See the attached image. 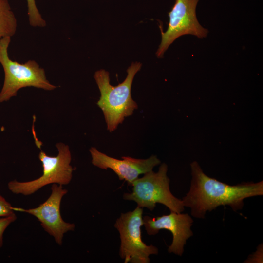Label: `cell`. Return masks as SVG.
Masks as SVG:
<instances>
[{
    "instance_id": "obj_12",
    "label": "cell",
    "mask_w": 263,
    "mask_h": 263,
    "mask_svg": "<svg viewBox=\"0 0 263 263\" xmlns=\"http://www.w3.org/2000/svg\"><path fill=\"white\" fill-rule=\"evenodd\" d=\"M28 7V15L29 23L33 27H44L46 21L40 14L35 0H26Z\"/></svg>"
},
{
    "instance_id": "obj_9",
    "label": "cell",
    "mask_w": 263,
    "mask_h": 263,
    "mask_svg": "<svg viewBox=\"0 0 263 263\" xmlns=\"http://www.w3.org/2000/svg\"><path fill=\"white\" fill-rule=\"evenodd\" d=\"M143 221V226L149 235H155L161 229L170 231L173 239L168 251L182 255L187 240L193 235L191 227L193 220L188 214L170 211L169 214L156 217L144 216Z\"/></svg>"
},
{
    "instance_id": "obj_4",
    "label": "cell",
    "mask_w": 263,
    "mask_h": 263,
    "mask_svg": "<svg viewBox=\"0 0 263 263\" xmlns=\"http://www.w3.org/2000/svg\"><path fill=\"white\" fill-rule=\"evenodd\" d=\"M168 165L163 163L155 172L152 170L133 182L132 191L125 193L124 200L133 201L137 207L153 211L157 204H161L170 211L181 213L185 207L182 200L174 196L169 188L170 179L168 176Z\"/></svg>"
},
{
    "instance_id": "obj_8",
    "label": "cell",
    "mask_w": 263,
    "mask_h": 263,
    "mask_svg": "<svg viewBox=\"0 0 263 263\" xmlns=\"http://www.w3.org/2000/svg\"><path fill=\"white\" fill-rule=\"evenodd\" d=\"M68 190L62 186L52 184L49 198L38 207L29 209L14 207V211L28 213L35 216L44 230L53 236L56 242L61 245L64 235L75 228L74 224L64 221L60 214V205L63 197Z\"/></svg>"
},
{
    "instance_id": "obj_5",
    "label": "cell",
    "mask_w": 263,
    "mask_h": 263,
    "mask_svg": "<svg viewBox=\"0 0 263 263\" xmlns=\"http://www.w3.org/2000/svg\"><path fill=\"white\" fill-rule=\"evenodd\" d=\"M56 146L58 150L56 156H48L42 150L38 154L43 168L42 175L30 181L13 180L9 182L8 188L12 193L28 196L49 184L63 186L69 184L74 171L70 164L72 156L69 147L63 143H58Z\"/></svg>"
},
{
    "instance_id": "obj_1",
    "label": "cell",
    "mask_w": 263,
    "mask_h": 263,
    "mask_svg": "<svg viewBox=\"0 0 263 263\" xmlns=\"http://www.w3.org/2000/svg\"><path fill=\"white\" fill-rule=\"evenodd\" d=\"M190 188L182 200L196 218H205L207 211L221 206H229L234 211L241 210L245 199L263 195V180L230 185L208 176L196 161L190 163Z\"/></svg>"
},
{
    "instance_id": "obj_11",
    "label": "cell",
    "mask_w": 263,
    "mask_h": 263,
    "mask_svg": "<svg viewBox=\"0 0 263 263\" xmlns=\"http://www.w3.org/2000/svg\"><path fill=\"white\" fill-rule=\"evenodd\" d=\"M17 21L8 0H0V40L16 33Z\"/></svg>"
},
{
    "instance_id": "obj_13",
    "label": "cell",
    "mask_w": 263,
    "mask_h": 263,
    "mask_svg": "<svg viewBox=\"0 0 263 263\" xmlns=\"http://www.w3.org/2000/svg\"><path fill=\"white\" fill-rule=\"evenodd\" d=\"M14 207L0 194V218L15 214Z\"/></svg>"
},
{
    "instance_id": "obj_2",
    "label": "cell",
    "mask_w": 263,
    "mask_h": 263,
    "mask_svg": "<svg viewBox=\"0 0 263 263\" xmlns=\"http://www.w3.org/2000/svg\"><path fill=\"white\" fill-rule=\"evenodd\" d=\"M141 66L140 62H132L127 69L126 78L117 86L110 84V74L105 70H99L94 74L100 94L96 104L102 111L110 132L115 131L138 108L137 103L132 98L131 89L134 77Z\"/></svg>"
},
{
    "instance_id": "obj_10",
    "label": "cell",
    "mask_w": 263,
    "mask_h": 263,
    "mask_svg": "<svg viewBox=\"0 0 263 263\" xmlns=\"http://www.w3.org/2000/svg\"><path fill=\"white\" fill-rule=\"evenodd\" d=\"M92 164L101 169H110L118 176L120 180H125L131 186L141 174H144L161 164L156 155H152L147 159H137L122 156L118 159L109 156L92 147L89 149Z\"/></svg>"
},
{
    "instance_id": "obj_6",
    "label": "cell",
    "mask_w": 263,
    "mask_h": 263,
    "mask_svg": "<svg viewBox=\"0 0 263 263\" xmlns=\"http://www.w3.org/2000/svg\"><path fill=\"white\" fill-rule=\"evenodd\" d=\"M143 212V208L137 206L132 211L121 213L114 225L120 235L119 255L125 263H149L150 256L158 253L157 247L148 245L142 240Z\"/></svg>"
},
{
    "instance_id": "obj_3",
    "label": "cell",
    "mask_w": 263,
    "mask_h": 263,
    "mask_svg": "<svg viewBox=\"0 0 263 263\" xmlns=\"http://www.w3.org/2000/svg\"><path fill=\"white\" fill-rule=\"evenodd\" d=\"M11 37L0 40V63L4 72V80L0 92V103L16 96L18 91L26 87L51 91L57 87L46 78L44 70L34 60L25 63L13 61L8 56V48Z\"/></svg>"
},
{
    "instance_id": "obj_14",
    "label": "cell",
    "mask_w": 263,
    "mask_h": 263,
    "mask_svg": "<svg viewBox=\"0 0 263 263\" xmlns=\"http://www.w3.org/2000/svg\"><path fill=\"white\" fill-rule=\"evenodd\" d=\"M17 219L15 214L0 218V247L3 245V235L7 227Z\"/></svg>"
},
{
    "instance_id": "obj_7",
    "label": "cell",
    "mask_w": 263,
    "mask_h": 263,
    "mask_svg": "<svg viewBox=\"0 0 263 263\" xmlns=\"http://www.w3.org/2000/svg\"><path fill=\"white\" fill-rule=\"evenodd\" d=\"M199 0H175L169 12V22L166 32L161 31V41L156 53L161 58L174 41L185 35H192L202 38H206L208 30L199 23L196 7Z\"/></svg>"
}]
</instances>
